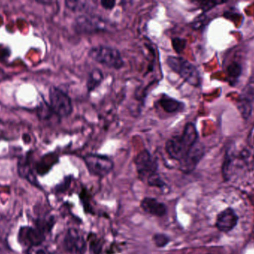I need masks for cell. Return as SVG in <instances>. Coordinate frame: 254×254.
Returning a JSON list of instances; mask_svg holds the SVG:
<instances>
[{
  "instance_id": "6da1fadb",
  "label": "cell",
  "mask_w": 254,
  "mask_h": 254,
  "mask_svg": "<svg viewBox=\"0 0 254 254\" xmlns=\"http://www.w3.org/2000/svg\"><path fill=\"white\" fill-rule=\"evenodd\" d=\"M198 142V134L195 125L192 122H188L182 134L167 140L165 150L170 158L180 162Z\"/></svg>"
},
{
  "instance_id": "7a4b0ae2",
  "label": "cell",
  "mask_w": 254,
  "mask_h": 254,
  "mask_svg": "<svg viewBox=\"0 0 254 254\" xmlns=\"http://www.w3.org/2000/svg\"><path fill=\"white\" fill-rule=\"evenodd\" d=\"M166 64L176 74L191 86H201V77L199 71L195 65L181 56H169Z\"/></svg>"
},
{
  "instance_id": "3957f363",
  "label": "cell",
  "mask_w": 254,
  "mask_h": 254,
  "mask_svg": "<svg viewBox=\"0 0 254 254\" xmlns=\"http://www.w3.org/2000/svg\"><path fill=\"white\" fill-rule=\"evenodd\" d=\"M89 56L95 62L114 70H120L125 66L122 53L116 48L107 46H97L91 48Z\"/></svg>"
},
{
  "instance_id": "277c9868",
  "label": "cell",
  "mask_w": 254,
  "mask_h": 254,
  "mask_svg": "<svg viewBox=\"0 0 254 254\" xmlns=\"http://www.w3.org/2000/svg\"><path fill=\"white\" fill-rule=\"evenodd\" d=\"M110 21L95 14H83L76 18L74 31L80 34H93L109 31L111 27Z\"/></svg>"
},
{
  "instance_id": "5b68a950",
  "label": "cell",
  "mask_w": 254,
  "mask_h": 254,
  "mask_svg": "<svg viewBox=\"0 0 254 254\" xmlns=\"http://www.w3.org/2000/svg\"><path fill=\"white\" fill-rule=\"evenodd\" d=\"M49 105L59 119L68 117L73 111L69 95L57 86H52L49 89Z\"/></svg>"
},
{
  "instance_id": "8992f818",
  "label": "cell",
  "mask_w": 254,
  "mask_h": 254,
  "mask_svg": "<svg viewBox=\"0 0 254 254\" xmlns=\"http://www.w3.org/2000/svg\"><path fill=\"white\" fill-rule=\"evenodd\" d=\"M83 161L89 173L97 177H106L114 168V163L106 155L89 154L83 158Z\"/></svg>"
},
{
  "instance_id": "52a82bcc",
  "label": "cell",
  "mask_w": 254,
  "mask_h": 254,
  "mask_svg": "<svg viewBox=\"0 0 254 254\" xmlns=\"http://www.w3.org/2000/svg\"><path fill=\"white\" fill-rule=\"evenodd\" d=\"M134 163L139 178L143 181L146 182L151 176L157 174L158 161L146 149H143L136 155Z\"/></svg>"
},
{
  "instance_id": "ba28073f",
  "label": "cell",
  "mask_w": 254,
  "mask_h": 254,
  "mask_svg": "<svg viewBox=\"0 0 254 254\" xmlns=\"http://www.w3.org/2000/svg\"><path fill=\"white\" fill-rule=\"evenodd\" d=\"M46 239V234L34 226H21L18 232V243L27 249L42 246Z\"/></svg>"
},
{
  "instance_id": "9c48e42d",
  "label": "cell",
  "mask_w": 254,
  "mask_h": 254,
  "mask_svg": "<svg viewBox=\"0 0 254 254\" xmlns=\"http://www.w3.org/2000/svg\"><path fill=\"white\" fill-rule=\"evenodd\" d=\"M64 249L71 254H84L86 242L84 237L75 229H69L64 240Z\"/></svg>"
},
{
  "instance_id": "30bf717a",
  "label": "cell",
  "mask_w": 254,
  "mask_h": 254,
  "mask_svg": "<svg viewBox=\"0 0 254 254\" xmlns=\"http://www.w3.org/2000/svg\"><path fill=\"white\" fill-rule=\"evenodd\" d=\"M204 155V146L198 142L188 152L186 157L179 162L180 163V169L187 174L192 172L196 168L197 165L199 164Z\"/></svg>"
},
{
  "instance_id": "8fae6325",
  "label": "cell",
  "mask_w": 254,
  "mask_h": 254,
  "mask_svg": "<svg viewBox=\"0 0 254 254\" xmlns=\"http://www.w3.org/2000/svg\"><path fill=\"white\" fill-rule=\"evenodd\" d=\"M254 101V81H251L243 89L238 101V108L242 116L247 120L252 115Z\"/></svg>"
},
{
  "instance_id": "7c38bea8",
  "label": "cell",
  "mask_w": 254,
  "mask_h": 254,
  "mask_svg": "<svg viewBox=\"0 0 254 254\" xmlns=\"http://www.w3.org/2000/svg\"><path fill=\"white\" fill-rule=\"evenodd\" d=\"M239 218L233 209L228 208L219 213L216 219V226L219 231L228 233L238 223Z\"/></svg>"
},
{
  "instance_id": "4fadbf2b",
  "label": "cell",
  "mask_w": 254,
  "mask_h": 254,
  "mask_svg": "<svg viewBox=\"0 0 254 254\" xmlns=\"http://www.w3.org/2000/svg\"><path fill=\"white\" fill-rule=\"evenodd\" d=\"M17 171L22 178L28 180V183L33 186L42 189V186L38 183L37 177L33 171L30 155H27L26 157H24L18 161Z\"/></svg>"
},
{
  "instance_id": "5bb4252c",
  "label": "cell",
  "mask_w": 254,
  "mask_h": 254,
  "mask_svg": "<svg viewBox=\"0 0 254 254\" xmlns=\"http://www.w3.org/2000/svg\"><path fill=\"white\" fill-rule=\"evenodd\" d=\"M140 207L146 213L158 217H163L167 213L165 204L153 198H143L140 203Z\"/></svg>"
},
{
  "instance_id": "9a60e30c",
  "label": "cell",
  "mask_w": 254,
  "mask_h": 254,
  "mask_svg": "<svg viewBox=\"0 0 254 254\" xmlns=\"http://www.w3.org/2000/svg\"><path fill=\"white\" fill-rule=\"evenodd\" d=\"M161 108L167 113H177L183 111L185 104L167 94H163L158 101Z\"/></svg>"
},
{
  "instance_id": "2e32d148",
  "label": "cell",
  "mask_w": 254,
  "mask_h": 254,
  "mask_svg": "<svg viewBox=\"0 0 254 254\" xmlns=\"http://www.w3.org/2000/svg\"><path fill=\"white\" fill-rule=\"evenodd\" d=\"M104 79V73L100 69L95 68L89 73L86 81L88 92H93L102 83Z\"/></svg>"
},
{
  "instance_id": "e0dca14e",
  "label": "cell",
  "mask_w": 254,
  "mask_h": 254,
  "mask_svg": "<svg viewBox=\"0 0 254 254\" xmlns=\"http://www.w3.org/2000/svg\"><path fill=\"white\" fill-rule=\"evenodd\" d=\"M56 221L53 216L49 217H40L34 220V225L37 229L43 231L44 234H50L55 226Z\"/></svg>"
},
{
  "instance_id": "ac0fdd59",
  "label": "cell",
  "mask_w": 254,
  "mask_h": 254,
  "mask_svg": "<svg viewBox=\"0 0 254 254\" xmlns=\"http://www.w3.org/2000/svg\"><path fill=\"white\" fill-rule=\"evenodd\" d=\"M89 250L91 254H100L102 252L103 242L95 234L89 236Z\"/></svg>"
},
{
  "instance_id": "d6986e66",
  "label": "cell",
  "mask_w": 254,
  "mask_h": 254,
  "mask_svg": "<svg viewBox=\"0 0 254 254\" xmlns=\"http://www.w3.org/2000/svg\"><path fill=\"white\" fill-rule=\"evenodd\" d=\"M228 79H230V83L234 84L237 82L242 74V67L237 63L234 62L228 67Z\"/></svg>"
},
{
  "instance_id": "ffe728a7",
  "label": "cell",
  "mask_w": 254,
  "mask_h": 254,
  "mask_svg": "<svg viewBox=\"0 0 254 254\" xmlns=\"http://www.w3.org/2000/svg\"><path fill=\"white\" fill-rule=\"evenodd\" d=\"M88 1H65V4L66 7L72 11H84L87 10L89 5Z\"/></svg>"
},
{
  "instance_id": "44dd1931",
  "label": "cell",
  "mask_w": 254,
  "mask_h": 254,
  "mask_svg": "<svg viewBox=\"0 0 254 254\" xmlns=\"http://www.w3.org/2000/svg\"><path fill=\"white\" fill-rule=\"evenodd\" d=\"M172 46L175 52L180 55L186 48L187 40L182 37H174L172 39Z\"/></svg>"
},
{
  "instance_id": "7402d4cb",
  "label": "cell",
  "mask_w": 254,
  "mask_h": 254,
  "mask_svg": "<svg viewBox=\"0 0 254 254\" xmlns=\"http://www.w3.org/2000/svg\"><path fill=\"white\" fill-rule=\"evenodd\" d=\"M152 240H153L155 246L158 248L165 247L170 243V238L168 236L163 234H155Z\"/></svg>"
},
{
  "instance_id": "603a6c76",
  "label": "cell",
  "mask_w": 254,
  "mask_h": 254,
  "mask_svg": "<svg viewBox=\"0 0 254 254\" xmlns=\"http://www.w3.org/2000/svg\"><path fill=\"white\" fill-rule=\"evenodd\" d=\"M146 183L150 186H155V187L159 188V189H164V186H166V183H164V180L161 179L160 177L159 174H154V175L151 176L147 180Z\"/></svg>"
},
{
  "instance_id": "cb8c5ba5",
  "label": "cell",
  "mask_w": 254,
  "mask_h": 254,
  "mask_svg": "<svg viewBox=\"0 0 254 254\" xmlns=\"http://www.w3.org/2000/svg\"><path fill=\"white\" fill-rule=\"evenodd\" d=\"M52 113H54V112L52 111L50 105L46 104V102L40 104V107H39L38 110V115L40 119H49V117L52 116ZM54 114H55V113H54Z\"/></svg>"
},
{
  "instance_id": "d4e9b609",
  "label": "cell",
  "mask_w": 254,
  "mask_h": 254,
  "mask_svg": "<svg viewBox=\"0 0 254 254\" xmlns=\"http://www.w3.org/2000/svg\"><path fill=\"white\" fill-rule=\"evenodd\" d=\"M71 176H68V177H65L64 180H63L61 183L57 185L55 187V192L58 194L64 193V192H66L67 189L69 188L70 184H71Z\"/></svg>"
},
{
  "instance_id": "484cf974",
  "label": "cell",
  "mask_w": 254,
  "mask_h": 254,
  "mask_svg": "<svg viewBox=\"0 0 254 254\" xmlns=\"http://www.w3.org/2000/svg\"><path fill=\"white\" fill-rule=\"evenodd\" d=\"M80 198H81L82 203H83V206H84L85 210L86 213H92V207H91L90 204H89V193L87 192V190L82 191L80 193Z\"/></svg>"
},
{
  "instance_id": "4316f807",
  "label": "cell",
  "mask_w": 254,
  "mask_h": 254,
  "mask_svg": "<svg viewBox=\"0 0 254 254\" xmlns=\"http://www.w3.org/2000/svg\"><path fill=\"white\" fill-rule=\"evenodd\" d=\"M25 254H51L46 249H43L42 246H31L28 248L25 252Z\"/></svg>"
},
{
  "instance_id": "83f0119b",
  "label": "cell",
  "mask_w": 254,
  "mask_h": 254,
  "mask_svg": "<svg viewBox=\"0 0 254 254\" xmlns=\"http://www.w3.org/2000/svg\"><path fill=\"white\" fill-rule=\"evenodd\" d=\"M225 1H199L198 4H199L200 7L202 9L203 11L206 12L213 8L217 4H222Z\"/></svg>"
},
{
  "instance_id": "f1b7e54d",
  "label": "cell",
  "mask_w": 254,
  "mask_h": 254,
  "mask_svg": "<svg viewBox=\"0 0 254 254\" xmlns=\"http://www.w3.org/2000/svg\"><path fill=\"white\" fill-rule=\"evenodd\" d=\"M207 17L204 15H201L198 18L193 21L192 23V27L195 29H198V28H202L206 23H207Z\"/></svg>"
},
{
  "instance_id": "f546056e",
  "label": "cell",
  "mask_w": 254,
  "mask_h": 254,
  "mask_svg": "<svg viewBox=\"0 0 254 254\" xmlns=\"http://www.w3.org/2000/svg\"><path fill=\"white\" fill-rule=\"evenodd\" d=\"M101 6L106 10H113L116 4V1L114 0H102L101 1Z\"/></svg>"
}]
</instances>
